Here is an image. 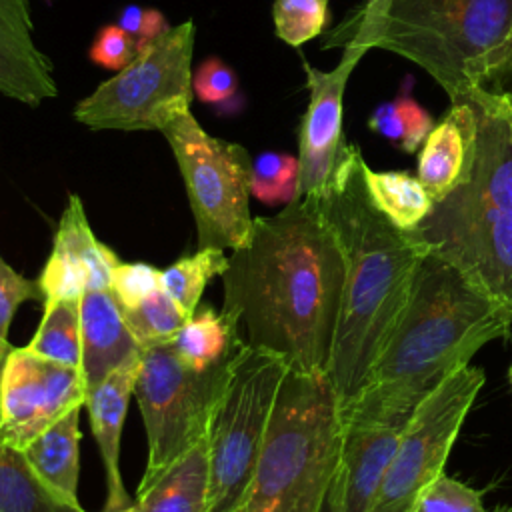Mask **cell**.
<instances>
[{
	"instance_id": "6da1fadb",
	"label": "cell",
	"mask_w": 512,
	"mask_h": 512,
	"mask_svg": "<svg viewBox=\"0 0 512 512\" xmlns=\"http://www.w3.org/2000/svg\"><path fill=\"white\" fill-rule=\"evenodd\" d=\"M222 314L244 346L326 374L340 318L344 258L316 198L302 196L258 216L222 274Z\"/></svg>"
},
{
	"instance_id": "7a4b0ae2",
	"label": "cell",
	"mask_w": 512,
	"mask_h": 512,
	"mask_svg": "<svg viewBox=\"0 0 512 512\" xmlns=\"http://www.w3.org/2000/svg\"><path fill=\"white\" fill-rule=\"evenodd\" d=\"M510 332L508 302L426 250L404 308L340 420L404 426L440 382L468 366L484 344L506 340Z\"/></svg>"
},
{
	"instance_id": "3957f363",
	"label": "cell",
	"mask_w": 512,
	"mask_h": 512,
	"mask_svg": "<svg viewBox=\"0 0 512 512\" xmlns=\"http://www.w3.org/2000/svg\"><path fill=\"white\" fill-rule=\"evenodd\" d=\"M364 158L348 144L332 182L316 198L344 258L340 318L328 368L338 410L358 394L386 336L404 308L426 246L394 226L372 202Z\"/></svg>"
},
{
	"instance_id": "277c9868",
	"label": "cell",
	"mask_w": 512,
	"mask_h": 512,
	"mask_svg": "<svg viewBox=\"0 0 512 512\" xmlns=\"http://www.w3.org/2000/svg\"><path fill=\"white\" fill-rule=\"evenodd\" d=\"M468 100L476 112L468 172L412 232L512 306V120L482 88Z\"/></svg>"
},
{
	"instance_id": "5b68a950",
	"label": "cell",
	"mask_w": 512,
	"mask_h": 512,
	"mask_svg": "<svg viewBox=\"0 0 512 512\" xmlns=\"http://www.w3.org/2000/svg\"><path fill=\"white\" fill-rule=\"evenodd\" d=\"M512 34V0H366L324 46L358 44L398 54L450 96L480 88L488 58Z\"/></svg>"
},
{
	"instance_id": "8992f818",
	"label": "cell",
	"mask_w": 512,
	"mask_h": 512,
	"mask_svg": "<svg viewBox=\"0 0 512 512\" xmlns=\"http://www.w3.org/2000/svg\"><path fill=\"white\" fill-rule=\"evenodd\" d=\"M340 440L342 422L330 378L288 368L244 510L322 512Z\"/></svg>"
},
{
	"instance_id": "52a82bcc",
	"label": "cell",
	"mask_w": 512,
	"mask_h": 512,
	"mask_svg": "<svg viewBox=\"0 0 512 512\" xmlns=\"http://www.w3.org/2000/svg\"><path fill=\"white\" fill-rule=\"evenodd\" d=\"M286 372V360L244 344L232 358L206 432L210 452L206 512L244 508Z\"/></svg>"
},
{
	"instance_id": "ba28073f",
	"label": "cell",
	"mask_w": 512,
	"mask_h": 512,
	"mask_svg": "<svg viewBox=\"0 0 512 512\" xmlns=\"http://www.w3.org/2000/svg\"><path fill=\"white\" fill-rule=\"evenodd\" d=\"M194 22L170 26L132 62L82 98L72 114L90 130H158L190 112Z\"/></svg>"
},
{
	"instance_id": "9c48e42d",
	"label": "cell",
	"mask_w": 512,
	"mask_h": 512,
	"mask_svg": "<svg viewBox=\"0 0 512 512\" xmlns=\"http://www.w3.org/2000/svg\"><path fill=\"white\" fill-rule=\"evenodd\" d=\"M178 170L198 232V248L236 250L250 234L252 156L238 144L208 134L192 112L162 130Z\"/></svg>"
},
{
	"instance_id": "30bf717a",
	"label": "cell",
	"mask_w": 512,
	"mask_h": 512,
	"mask_svg": "<svg viewBox=\"0 0 512 512\" xmlns=\"http://www.w3.org/2000/svg\"><path fill=\"white\" fill-rule=\"evenodd\" d=\"M232 358L208 370H194L182 362L172 342L142 346L134 382V396L148 438V462L142 482L160 474L172 460L206 436L212 410L226 386Z\"/></svg>"
},
{
	"instance_id": "8fae6325",
	"label": "cell",
	"mask_w": 512,
	"mask_h": 512,
	"mask_svg": "<svg viewBox=\"0 0 512 512\" xmlns=\"http://www.w3.org/2000/svg\"><path fill=\"white\" fill-rule=\"evenodd\" d=\"M482 384L484 370L468 364L414 408L370 512H416L420 496L444 474L448 454Z\"/></svg>"
},
{
	"instance_id": "7c38bea8",
	"label": "cell",
	"mask_w": 512,
	"mask_h": 512,
	"mask_svg": "<svg viewBox=\"0 0 512 512\" xmlns=\"http://www.w3.org/2000/svg\"><path fill=\"white\" fill-rule=\"evenodd\" d=\"M86 402L80 368L14 348L0 372V442L24 448L72 408Z\"/></svg>"
},
{
	"instance_id": "4fadbf2b",
	"label": "cell",
	"mask_w": 512,
	"mask_h": 512,
	"mask_svg": "<svg viewBox=\"0 0 512 512\" xmlns=\"http://www.w3.org/2000/svg\"><path fill=\"white\" fill-rule=\"evenodd\" d=\"M366 52L368 50L364 46L352 42L344 44L340 62L328 72L304 62L310 98L298 130V198L320 196L344 160L348 150L342 130L344 90L352 70Z\"/></svg>"
},
{
	"instance_id": "5bb4252c",
	"label": "cell",
	"mask_w": 512,
	"mask_h": 512,
	"mask_svg": "<svg viewBox=\"0 0 512 512\" xmlns=\"http://www.w3.org/2000/svg\"><path fill=\"white\" fill-rule=\"evenodd\" d=\"M118 262V256L94 236L82 200L70 194L54 232L52 252L36 280L42 300L80 298L88 290L110 288Z\"/></svg>"
},
{
	"instance_id": "9a60e30c",
	"label": "cell",
	"mask_w": 512,
	"mask_h": 512,
	"mask_svg": "<svg viewBox=\"0 0 512 512\" xmlns=\"http://www.w3.org/2000/svg\"><path fill=\"white\" fill-rule=\"evenodd\" d=\"M340 422V454L326 504L330 512H370L404 426L364 420Z\"/></svg>"
},
{
	"instance_id": "2e32d148",
	"label": "cell",
	"mask_w": 512,
	"mask_h": 512,
	"mask_svg": "<svg viewBox=\"0 0 512 512\" xmlns=\"http://www.w3.org/2000/svg\"><path fill=\"white\" fill-rule=\"evenodd\" d=\"M28 0H0V94L28 106L58 96L54 66L32 38Z\"/></svg>"
},
{
	"instance_id": "e0dca14e",
	"label": "cell",
	"mask_w": 512,
	"mask_h": 512,
	"mask_svg": "<svg viewBox=\"0 0 512 512\" xmlns=\"http://www.w3.org/2000/svg\"><path fill=\"white\" fill-rule=\"evenodd\" d=\"M82 360L86 392L140 356V342L130 332L122 308L110 288L80 296Z\"/></svg>"
},
{
	"instance_id": "ac0fdd59",
	"label": "cell",
	"mask_w": 512,
	"mask_h": 512,
	"mask_svg": "<svg viewBox=\"0 0 512 512\" xmlns=\"http://www.w3.org/2000/svg\"><path fill=\"white\" fill-rule=\"evenodd\" d=\"M140 356L86 392L84 406L106 472V510L128 508L130 496L120 474V434L128 412Z\"/></svg>"
},
{
	"instance_id": "d6986e66",
	"label": "cell",
	"mask_w": 512,
	"mask_h": 512,
	"mask_svg": "<svg viewBox=\"0 0 512 512\" xmlns=\"http://www.w3.org/2000/svg\"><path fill=\"white\" fill-rule=\"evenodd\" d=\"M476 136V112L468 98L450 102L448 114L428 132L420 158L418 180L434 202H440L466 176Z\"/></svg>"
},
{
	"instance_id": "ffe728a7",
	"label": "cell",
	"mask_w": 512,
	"mask_h": 512,
	"mask_svg": "<svg viewBox=\"0 0 512 512\" xmlns=\"http://www.w3.org/2000/svg\"><path fill=\"white\" fill-rule=\"evenodd\" d=\"M208 492L210 452L204 436L160 474L140 482L134 508L138 512H206Z\"/></svg>"
},
{
	"instance_id": "44dd1931",
	"label": "cell",
	"mask_w": 512,
	"mask_h": 512,
	"mask_svg": "<svg viewBox=\"0 0 512 512\" xmlns=\"http://www.w3.org/2000/svg\"><path fill=\"white\" fill-rule=\"evenodd\" d=\"M82 408V406H80ZM80 408H72L32 442L22 452L30 466L58 492L78 500L80 472Z\"/></svg>"
},
{
	"instance_id": "7402d4cb",
	"label": "cell",
	"mask_w": 512,
	"mask_h": 512,
	"mask_svg": "<svg viewBox=\"0 0 512 512\" xmlns=\"http://www.w3.org/2000/svg\"><path fill=\"white\" fill-rule=\"evenodd\" d=\"M0 512H86L52 488L20 448L0 442Z\"/></svg>"
},
{
	"instance_id": "603a6c76",
	"label": "cell",
	"mask_w": 512,
	"mask_h": 512,
	"mask_svg": "<svg viewBox=\"0 0 512 512\" xmlns=\"http://www.w3.org/2000/svg\"><path fill=\"white\" fill-rule=\"evenodd\" d=\"M176 354L194 370H208L232 358L242 342L234 324L210 306H198L172 340Z\"/></svg>"
},
{
	"instance_id": "cb8c5ba5",
	"label": "cell",
	"mask_w": 512,
	"mask_h": 512,
	"mask_svg": "<svg viewBox=\"0 0 512 512\" xmlns=\"http://www.w3.org/2000/svg\"><path fill=\"white\" fill-rule=\"evenodd\" d=\"M364 182L374 206L400 230H416L430 214L434 200L418 180L408 172H378L364 162Z\"/></svg>"
},
{
	"instance_id": "d4e9b609",
	"label": "cell",
	"mask_w": 512,
	"mask_h": 512,
	"mask_svg": "<svg viewBox=\"0 0 512 512\" xmlns=\"http://www.w3.org/2000/svg\"><path fill=\"white\" fill-rule=\"evenodd\" d=\"M26 348L58 364L80 368V298L44 302V316Z\"/></svg>"
},
{
	"instance_id": "484cf974",
	"label": "cell",
	"mask_w": 512,
	"mask_h": 512,
	"mask_svg": "<svg viewBox=\"0 0 512 512\" xmlns=\"http://www.w3.org/2000/svg\"><path fill=\"white\" fill-rule=\"evenodd\" d=\"M228 266V256L218 248H198L160 270L162 290L180 306L186 316H192L200 306L202 292L214 276H222Z\"/></svg>"
},
{
	"instance_id": "4316f807",
	"label": "cell",
	"mask_w": 512,
	"mask_h": 512,
	"mask_svg": "<svg viewBox=\"0 0 512 512\" xmlns=\"http://www.w3.org/2000/svg\"><path fill=\"white\" fill-rule=\"evenodd\" d=\"M432 126L434 120L430 112L404 92L392 102L380 104L368 120V128L372 132L388 138L410 154L424 144Z\"/></svg>"
},
{
	"instance_id": "83f0119b",
	"label": "cell",
	"mask_w": 512,
	"mask_h": 512,
	"mask_svg": "<svg viewBox=\"0 0 512 512\" xmlns=\"http://www.w3.org/2000/svg\"><path fill=\"white\" fill-rule=\"evenodd\" d=\"M122 308V306H120ZM124 320L140 346L172 342L188 316L180 306L160 288L150 292L136 306L122 308Z\"/></svg>"
},
{
	"instance_id": "f1b7e54d",
	"label": "cell",
	"mask_w": 512,
	"mask_h": 512,
	"mask_svg": "<svg viewBox=\"0 0 512 512\" xmlns=\"http://www.w3.org/2000/svg\"><path fill=\"white\" fill-rule=\"evenodd\" d=\"M300 164L298 156L264 152L252 160L250 192L264 204H290L298 198Z\"/></svg>"
},
{
	"instance_id": "f546056e",
	"label": "cell",
	"mask_w": 512,
	"mask_h": 512,
	"mask_svg": "<svg viewBox=\"0 0 512 512\" xmlns=\"http://www.w3.org/2000/svg\"><path fill=\"white\" fill-rule=\"evenodd\" d=\"M274 30L280 40L298 48L320 36L328 24V0H274Z\"/></svg>"
},
{
	"instance_id": "4dcf8cb0",
	"label": "cell",
	"mask_w": 512,
	"mask_h": 512,
	"mask_svg": "<svg viewBox=\"0 0 512 512\" xmlns=\"http://www.w3.org/2000/svg\"><path fill=\"white\" fill-rule=\"evenodd\" d=\"M40 300L42 292L38 282H32L18 274L2 256H0V372L6 356L10 354L8 330L18 306L26 300Z\"/></svg>"
},
{
	"instance_id": "1f68e13d",
	"label": "cell",
	"mask_w": 512,
	"mask_h": 512,
	"mask_svg": "<svg viewBox=\"0 0 512 512\" xmlns=\"http://www.w3.org/2000/svg\"><path fill=\"white\" fill-rule=\"evenodd\" d=\"M416 512H488L482 492L442 474L420 496Z\"/></svg>"
},
{
	"instance_id": "d6a6232c",
	"label": "cell",
	"mask_w": 512,
	"mask_h": 512,
	"mask_svg": "<svg viewBox=\"0 0 512 512\" xmlns=\"http://www.w3.org/2000/svg\"><path fill=\"white\" fill-rule=\"evenodd\" d=\"M192 92L206 104H232L238 98V76L222 58L208 56L192 70Z\"/></svg>"
},
{
	"instance_id": "836d02e7",
	"label": "cell",
	"mask_w": 512,
	"mask_h": 512,
	"mask_svg": "<svg viewBox=\"0 0 512 512\" xmlns=\"http://www.w3.org/2000/svg\"><path fill=\"white\" fill-rule=\"evenodd\" d=\"M160 288V270L144 262H118L112 274V286L118 304L122 308L136 306L150 292Z\"/></svg>"
},
{
	"instance_id": "e575fe53",
	"label": "cell",
	"mask_w": 512,
	"mask_h": 512,
	"mask_svg": "<svg viewBox=\"0 0 512 512\" xmlns=\"http://www.w3.org/2000/svg\"><path fill=\"white\" fill-rule=\"evenodd\" d=\"M134 56H136L134 40L118 24L102 26L88 50V58L96 66L106 70H116V72L126 68Z\"/></svg>"
},
{
	"instance_id": "d590c367",
	"label": "cell",
	"mask_w": 512,
	"mask_h": 512,
	"mask_svg": "<svg viewBox=\"0 0 512 512\" xmlns=\"http://www.w3.org/2000/svg\"><path fill=\"white\" fill-rule=\"evenodd\" d=\"M480 88L492 94L512 120V34L488 58L486 70L480 78Z\"/></svg>"
},
{
	"instance_id": "8d00e7d4",
	"label": "cell",
	"mask_w": 512,
	"mask_h": 512,
	"mask_svg": "<svg viewBox=\"0 0 512 512\" xmlns=\"http://www.w3.org/2000/svg\"><path fill=\"white\" fill-rule=\"evenodd\" d=\"M104 512H138L136 508H134V504L132 506H128V508H120V510H104Z\"/></svg>"
},
{
	"instance_id": "74e56055",
	"label": "cell",
	"mask_w": 512,
	"mask_h": 512,
	"mask_svg": "<svg viewBox=\"0 0 512 512\" xmlns=\"http://www.w3.org/2000/svg\"><path fill=\"white\" fill-rule=\"evenodd\" d=\"M492 512H512V506H498V508L492 510Z\"/></svg>"
},
{
	"instance_id": "f35d334b",
	"label": "cell",
	"mask_w": 512,
	"mask_h": 512,
	"mask_svg": "<svg viewBox=\"0 0 512 512\" xmlns=\"http://www.w3.org/2000/svg\"><path fill=\"white\" fill-rule=\"evenodd\" d=\"M508 380H510V384H512V366L508 368Z\"/></svg>"
},
{
	"instance_id": "ab89813d",
	"label": "cell",
	"mask_w": 512,
	"mask_h": 512,
	"mask_svg": "<svg viewBox=\"0 0 512 512\" xmlns=\"http://www.w3.org/2000/svg\"><path fill=\"white\" fill-rule=\"evenodd\" d=\"M322 512H330V508H328V504L324 502V506H322Z\"/></svg>"
},
{
	"instance_id": "60d3db41",
	"label": "cell",
	"mask_w": 512,
	"mask_h": 512,
	"mask_svg": "<svg viewBox=\"0 0 512 512\" xmlns=\"http://www.w3.org/2000/svg\"><path fill=\"white\" fill-rule=\"evenodd\" d=\"M236 512H246V510H244V508H240V510H236Z\"/></svg>"
},
{
	"instance_id": "b9f144b4",
	"label": "cell",
	"mask_w": 512,
	"mask_h": 512,
	"mask_svg": "<svg viewBox=\"0 0 512 512\" xmlns=\"http://www.w3.org/2000/svg\"><path fill=\"white\" fill-rule=\"evenodd\" d=\"M46 2H52V0H46Z\"/></svg>"
}]
</instances>
